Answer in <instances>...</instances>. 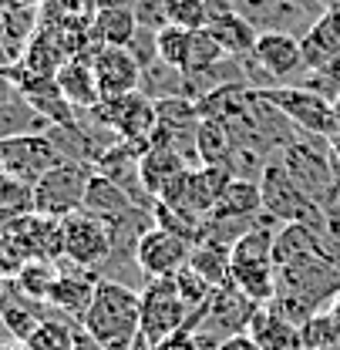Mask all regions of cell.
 Here are the masks:
<instances>
[{"label":"cell","instance_id":"5b68a950","mask_svg":"<svg viewBox=\"0 0 340 350\" xmlns=\"http://www.w3.org/2000/svg\"><path fill=\"white\" fill-rule=\"evenodd\" d=\"M91 115H94L98 125L115 131L118 142L138 148L142 155L152 148V135H155V125H159V111H155V101L145 91L122 94V98H101L91 108Z\"/></svg>","mask_w":340,"mask_h":350},{"label":"cell","instance_id":"f35d334b","mask_svg":"<svg viewBox=\"0 0 340 350\" xmlns=\"http://www.w3.org/2000/svg\"><path fill=\"white\" fill-rule=\"evenodd\" d=\"M94 10H118V7H135V0H88Z\"/></svg>","mask_w":340,"mask_h":350},{"label":"cell","instance_id":"4fadbf2b","mask_svg":"<svg viewBox=\"0 0 340 350\" xmlns=\"http://www.w3.org/2000/svg\"><path fill=\"white\" fill-rule=\"evenodd\" d=\"M189 256H192V243L182 239V236H175V232L159 229V226H148L138 236L135 253H131L135 266L148 280H172L179 269L189 266Z\"/></svg>","mask_w":340,"mask_h":350},{"label":"cell","instance_id":"603a6c76","mask_svg":"<svg viewBox=\"0 0 340 350\" xmlns=\"http://www.w3.org/2000/svg\"><path fill=\"white\" fill-rule=\"evenodd\" d=\"M138 31L142 27H138L135 7L94 10V17H91V41H94V47H131Z\"/></svg>","mask_w":340,"mask_h":350},{"label":"cell","instance_id":"277c9868","mask_svg":"<svg viewBox=\"0 0 340 350\" xmlns=\"http://www.w3.org/2000/svg\"><path fill=\"white\" fill-rule=\"evenodd\" d=\"M259 192H263V216H270L273 222L280 226L300 222V226H310L313 232L324 226V209L293 182V175L287 172L280 159L266 162V169L259 175Z\"/></svg>","mask_w":340,"mask_h":350},{"label":"cell","instance_id":"44dd1931","mask_svg":"<svg viewBox=\"0 0 340 350\" xmlns=\"http://www.w3.org/2000/svg\"><path fill=\"white\" fill-rule=\"evenodd\" d=\"M229 219H263V192H259V182L253 178H233L219 202H215L213 216L206 222H229Z\"/></svg>","mask_w":340,"mask_h":350},{"label":"cell","instance_id":"3957f363","mask_svg":"<svg viewBox=\"0 0 340 350\" xmlns=\"http://www.w3.org/2000/svg\"><path fill=\"white\" fill-rule=\"evenodd\" d=\"M280 162L287 165V172L293 175L300 189L320 206H334L340 199V175H337V159L330 152V142L327 138H317V135H300L280 152Z\"/></svg>","mask_w":340,"mask_h":350},{"label":"cell","instance_id":"60d3db41","mask_svg":"<svg viewBox=\"0 0 340 350\" xmlns=\"http://www.w3.org/2000/svg\"><path fill=\"white\" fill-rule=\"evenodd\" d=\"M327 310L334 313V320H337V323H340V290H337V293H334V300H330V306H327Z\"/></svg>","mask_w":340,"mask_h":350},{"label":"cell","instance_id":"1f68e13d","mask_svg":"<svg viewBox=\"0 0 340 350\" xmlns=\"http://www.w3.org/2000/svg\"><path fill=\"white\" fill-rule=\"evenodd\" d=\"M75 327H78V320L47 317L41 327L34 330V337L27 340V347L31 350H75Z\"/></svg>","mask_w":340,"mask_h":350},{"label":"cell","instance_id":"8d00e7d4","mask_svg":"<svg viewBox=\"0 0 340 350\" xmlns=\"http://www.w3.org/2000/svg\"><path fill=\"white\" fill-rule=\"evenodd\" d=\"M229 14H239V0H206V21H209V24L229 17ZM209 24H206V27H209Z\"/></svg>","mask_w":340,"mask_h":350},{"label":"cell","instance_id":"52a82bcc","mask_svg":"<svg viewBox=\"0 0 340 350\" xmlns=\"http://www.w3.org/2000/svg\"><path fill=\"white\" fill-rule=\"evenodd\" d=\"M91 178H94L91 162L64 159L61 165H54L51 172H44L34 182V213H41L47 219H64L78 209H85Z\"/></svg>","mask_w":340,"mask_h":350},{"label":"cell","instance_id":"83f0119b","mask_svg":"<svg viewBox=\"0 0 340 350\" xmlns=\"http://www.w3.org/2000/svg\"><path fill=\"white\" fill-rule=\"evenodd\" d=\"M229 256H233V246H222V243H213V239H199V243H192L189 266L199 276H206L213 286H226L229 283Z\"/></svg>","mask_w":340,"mask_h":350},{"label":"cell","instance_id":"4316f807","mask_svg":"<svg viewBox=\"0 0 340 350\" xmlns=\"http://www.w3.org/2000/svg\"><path fill=\"white\" fill-rule=\"evenodd\" d=\"M222 61H229V54L222 51V44L213 38V31H209V27H202V31H192V34H189V64H185L189 85H192V81H199V78H209ZM192 94H196V91H192Z\"/></svg>","mask_w":340,"mask_h":350},{"label":"cell","instance_id":"8992f818","mask_svg":"<svg viewBox=\"0 0 340 350\" xmlns=\"http://www.w3.org/2000/svg\"><path fill=\"white\" fill-rule=\"evenodd\" d=\"M263 101H270L297 131L317 135V138H334L337 135V118H334V98L313 91V88H293V85H273L256 88Z\"/></svg>","mask_w":340,"mask_h":350},{"label":"cell","instance_id":"5bb4252c","mask_svg":"<svg viewBox=\"0 0 340 350\" xmlns=\"http://www.w3.org/2000/svg\"><path fill=\"white\" fill-rule=\"evenodd\" d=\"M91 68L101 98H122L142 91L145 81V64L131 47H94L91 51Z\"/></svg>","mask_w":340,"mask_h":350},{"label":"cell","instance_id":"d4e9b609","mask_svg":"<svg viewBox=\"0 0 340 350\" xmlns=\"http://www.w3.org/2000/svg\"><path fill=\"white\" fill-rule=\"evenodd\" d=\"M236 152V138L229 135V129L215 118H202L199 122V131H196V159L199 165H229Z\"/></svg>","mask_w":340,"mask_h":350},{"label":"cell","instance_id":"f546056e","mask_svg":"<svg viewBox=\"0 0 340 350\" xmlns=\"http://www.w3.org/2000/svg\"><path fill=\"white\" fill-rule=\"evenodd\" d=\"M189 34L192 31H182V27H162L152 34V47H155V57L162 64H169L175 71H185L189 64Z\"/></svg>","mask_w":340,"mask_h":350},{"label":"cell","instance_id":"7bdbcfd3","mask_svg":"<svg viewBox=\"0 0 340 350\" xmlns=\"http://www.w3.org/2000/svg\"><path fill=\"white\" fill-rule=\"evenodd\" d=\"M0 350H31V347H27V344H14V340H10V344H0Z\"/></svg>","mask_w":340,"mask_h":350},{"label":"cell","instance_id":"74e56055","mask_svg":"<svg viewBox=\"0 0 340 350\" xmlns=\"http://www.w3.org/2000/svg\"><path fill=\"white\" fill-rule=\"evenodd\" d=\"M215 350H259V347H256V340L250 334H236V337H226Z\"/></svg>","mask_w":340,"mask_h":350},{"label":"cell","instance_id":"4dcf8cb0","mask_svg":"<svg viewBox=\"0 0 340 350\" xmlns=\"http://www.w3.org/2000/svg\"><path fill=\"white\" fill-rule=\"evenodd\" d=\"M27 213H34V185H27L14 175H0V219L10 222Z\"/></svg>","mask_w":340,"mask_h":350},{"label":"cell","instance_id":"f1b7e54d","mask_svg":"<svg viewBox=\"0 0 340 350\" xmlns=\"http://www.w3.org/2000/svg\"><path fill=\"white\" fill-rule=\"evenodd\" d=\"M57 276H61L57 262L27 260L24 269L14 276V286H17L24 297H31V300H38V304H47V300H51V290H54V283H57Z\"/></svg>","mask_w":340,"mask_h":350},{"label":"cell","instance_id":"ac0fdd59","mask_svg":"<svg viewBox=\"0 0 340 350\" xmlns=\"http://www.w3.org/2000/svg\"><path fill=\"white\" fill-rule=\"evenodd\" d=\"M185 169H192V162H189L179 148H172V145H152V148L138 159V185H142V192L155 202V199L166 192V185H169L172 178H179Z\"/></svg>","mask_w":340,"mask_h":350},{"label":"cell","instance_id":"9a60e30c","mask_svg":"<svg viewBox=\"0 0 340 350\" xmlns=\"http://www.w3.org/2000/svg\"><path fill=\"white\" fill-rule=\"evenodd\" d=\"M250 64H253L266 81H283V78L297 75L300 68H306V64H303V44H300V38H293L290 31H280V27L273 31V27H270V31L259 34Z\"/></svg>","mask_w":340,"mask_h":350},{"label":"cell","instance_id":"30bf717a","mask_svg":"<svg viewBox=\"0 0 340 350\" xmlns=\"http://www.w3.org/2000/svg\"><path fill=\"white\" fill-rule=\"evenodd\" d=\"M61 236H64V260L71 266H81V269H98L115 253L112 222L91 216L85 209L61 219Z\"/></svg>","mask_w":340,"mask_h":350},{"label":"cell","instance_id":"2e32d148","mask_svg":"<svg viewBox=\"0 0 340 350\" xmlns=\"http://www.w3.org/2000/svg\"><path fill=\"white\" fill-rule=\"evenodd\" d=\"M98 283H101V276H98L94 269H81V266H71V262H68V269H61V276H57V283H54L47 304L54 306L61 317L81 323V317L88 313V306L94 300Z\"/></svg>","mask_w":340,"mask_h":350},{"label":"cell","instance_id":"e575fe53","mask_svg":"<svg viewBox=\"0 0 340 350\" xmlns=\"http://www.w3.org/2000/svg\"><path fill=\"white\" fill-rule=\"evenodd\" d=\"M172 280H175V290H179V297L189 304V310H192V313H196V310H202V306L209 304V297H213V290H215L213 283H209L206 276H199L192 266L179 269Z\"/></svg>","mask_w":340,"mask_h":350},{"label":"cell","instance_id":"8fae6325","mask_svg":"<svg viewBox=\"0 0 340 350\" xmlns=\"http://www.w3.org/2000/svg\"><path fill=\"white\" fill-rule=\"evenodd\" d=\"M196 313H199V330L196 334L209 344H222L226 337L246 334V327H250V320L256 313V304L250 297H243L233 283H226V286H215L209 304L202 310H196Z\"/></svg>","mask_w":340,"mask_h":350},{"label":"cell","instance_id":"ab89813d","mask_svg":"<svg viewBox=\"0 0 340 350\" xmlns=\"http://www.w3.org/2000/svg\"><path fill=\"white\" fill-rule=\"evenodd\" d=\"M41 0H0V10H31Z\"/></svg>","mask_w":340,"mask_h":350},{"label":"cell","instance_id":"b9f144b4","mask_svg":"<svg viewBox=\"0 0 340 350\" xmlns=\"http://www.w3.org/2000/svg\"><path fill=\"white\" fill-rule=\"evenodd\" d=\"M330 152H334V159H337V165H340V135L330 138Z\"/></svg>","mask_w":340,"mask_h":350},{"label":"cell","instance_id":"d6a6232c","mask_svg":"<svg viewBox=\"0 0 340 350\" xmlns=\"http://www.w3.org/2000/svg\"><path fill=\"white\" fill-rule=\"evenodd\" d=\"M300 347L320 350V347H340V323L330 310L313 313L306 323H300Z\"/></svg>","mask_w":340,"mask_h":350},{"label":"cell","instance_id":"836d02e7","mask_svg":"<svg viewBox=\"0 0 340 350\" xmlns=\"http://www.w3.org/2000/svg\"><path fill=\"white\" fill-rule=\"evenodd\" d=\"M166 24L182 27V31H202L206 21V0H162Z\"/></svg>","mask_w":340,"mask_h":350},{"label":"cell","instance_id":"484cf974","mask_svg":"<svg viewBox=\"0 0 340 350\" xmlns=\"http://www.w3.org/2000/svg\"><path fill=\"white\" fill-rule=\"evenodd\" d=\"M41 131H51V122L41 118L21 94L0 101V142H10L21 135H41Z\"/></svg>","mask_w":340,"mask_h":350},{"label":"cell","instance_id":"7a4b0ae2","mask_svg":"<svg viewBox=\"0 0 340 350\" xmlns=\"http://www.w3.org/2000/svg\"><path fill=\"white\" fill-rule=\"evenodd\" d=\"M280 222L273 219H259L250 232H243L233 243V256H229V283L250 297L256 306L270 304L276 297V262H273V236Z\"/></svg>","mask_w":340,"mask_h":350},{"label":"cell","instance_id":"9c48e42d","mask_svg":"<svg viewBox=\"0 0 340 350\" xmlns=\"http://www.w3.org/2000/svg\"><path fill=\"white\" fill-rule=\"evenodd\" d=\"M229 182H233V172L222 169V165H192L179 178H172L155 202H166L172 209H179L182 216L206 222L213 216L215 202H219V196Z\"/></svg>","mask_w":340,"mask_h":350},{"label":"cell","instance_id":"f6af8a7d","mask_svg":"<svg viewBox=\"0 0 340 350\" xmlns=\"http://www.w3.org/2000/svg\"><path fill=\"white\" fill-rule=\"evenodd\" d=\"M320 350H340V347H320Z\"/></svg>","mask_w":340,"mask_h":350},{"label":"cell","instance_id":"ba28073f","mask_svg":"<svg viewBox=\"0 0 340 350\" xmlns=\"http://www.w3.org/2000/svg\"><path fill=\"white\" fill-rule=\"evenodd\" d=\"M192 310L179 297L175 280H148L142 290V327L131 350H155L166 337L189 323Z\"/></svg>","mask_w":340,"mask_h":350},{"label":"cell","instance_id":"e0dca14e","mask_svg":"<svg viewBox=\"0 0 340 350\" xmlns=\"http://www.w3.org/2000/svg\"><path fill=\"white\" fill-rule=\"evenodd\" d=\"M85 213L105 219V222H112V226H118V222L131 219L135 213H142V209H138V199L128 192L125 185H118V182L108 178V175L94 172L91 185H88V196H85Z\"/></svg>","mask_w":340,"mask_h":350},{"label":"cell","instance_id":"d590c367","mask_svg":"<svg viewBox=\"0 0 340 350\" xmlns=\"http://www.w3.org/2000/svg\"><path fill=\"white\" fill-rule=\"evenodd\" d=\"M196 330H199V313H192L189 323H185L182 330H175L172 337H166L155 350H202V340H199Z\"/></svg>","mask_w":340,"mask_h":350},{"label":"cell","instance_id":"ee69618b","mask_svg":"<svg viewBox=\"0 0 340 350\" xmlns=\"http://www.w3.org/2000/svg\"><path fill=\"white\" fill-rule=\"evenodd\" d=\"M334 118H337V135H340V94L334 98Z\"/></svg>","mask_w":340,"mask_h":350},{"label":"cell","instance_id":"7c38bea8","mask_svg":"<svg viewBox=\"0 0 340 350\" xmlns=\"http://www.w3.org/2000/svg\"><path fill=\"white\" fill-rule=\"evenodd\" d=\"M0 159H3V175H14V178L34 185L44 172L61 165L68 155L61 152V145L54 142L51 131H41V135H21V138L0 142Z\"/></svg>","mask_w":340,"mask_h":350},{"label":"cell","instance_id":"ffe728a7","mask_svg":"<svg viewBox=\"0 0 340 350\" xmlns=\"http://www.w3.org/2000/svg\"><path fill=\"white\" fill-rule=\"evenodd\" d=\"M246 334L256 340L259 350H303L300 347V327L290 323L283 313H276L270 304L256 306Z\"/></svg>","mask_w":340,"mask_h":350},{"label":"cell","instance_id":"7402d4cb","mask_svg":"<svg viewBox=\"0 0 340 350\" xmlns=\"http://www.w3.org/2000/svg\"><path fill=\"white\" fill-rule=\"evenodd\" d=\"M57 78V88L64 91V98L71 101V108H85L91 111L98 101H101V91H98V81H94V68H91V57H71L61 64V71L54 75Z\"/></svg>","mask_w":340,"mask_h":350},{"label":"cell","instance_id":"6da1fadb","mask_svg":"<svg viewBox=\"0 0 340 350\" xmlns=\"http://www.w3.org/2000/svg\"><path fill=\"white\" fill-rule=\"evenodd\" d=\"M81 327L105 350H131L142 327V290H131L122 280L101 276L94 300L81 317Z\"/></svg>","mask_w":340,"mask_h":350},{"label":"cell","instance_id":"cb8c5ba5","mask_svg":"<svg viewBox=\"0 0 340 350\" xmlns=\"http://www.w3.org/2000/svg\"><path fill=\"white\" fill-rule=\"evenodd\" d=\"M209 31H213V38L222 44V51H226L229 57H236V61H250V57H253L259 31H256V24L246 14H229V17L209 24Z\"/></svg>","mask_w":340,"mask_h":350},{"label":"cell","instance_id":"d6986e66","mask_svg":"<svg viewBox=\"0 0 340 350\" xmlns=\"http://www.w3.org/2000/svg\"><path fill=\"white\" fill-rule=\"evenodd\" d=\"M303 44V64L310 71L337 68L340 61V10H324V17L300 38Z\"/></svg>","mask_w":340,"mask_h":350}]
</instances>
